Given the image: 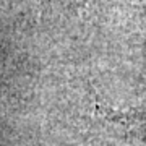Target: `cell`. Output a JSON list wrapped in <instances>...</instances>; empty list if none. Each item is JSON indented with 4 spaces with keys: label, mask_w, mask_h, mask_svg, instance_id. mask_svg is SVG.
<instances>
[{
    "label": "cell",
    "mask_w": 146,
    "mask_h": 146,
    "mask_svg": "<svg viewBox=\"0 0 146 146\" xmlns=\"http://www.w3.org/2000/svg\"><path fill=\"white\" fill-rule=\"evenodd\" d=\"M109 117L128 128H133L146 138V114H110Z\"/></svg>",
    "instance_id": "cell-1"
}]
</instances>
